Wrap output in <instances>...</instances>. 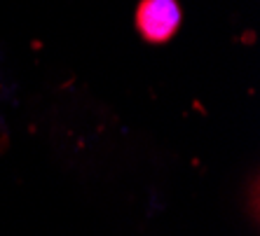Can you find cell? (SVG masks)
<instances>
[{"mask_svg": "<svg viewBox=\"0 0 260 236\" xmlns=\"http://www.w3.org/2000/svg\"><path fill=\"white\" fill-rule=\"evenodd\" d=\"M181 26V7L176 0H141L136 7V28L145 43H169Z\"/></svg>", "mask_w": 260, "mask_h": 236, "instance_id": "1", "label": "cell"}]
</instances>
